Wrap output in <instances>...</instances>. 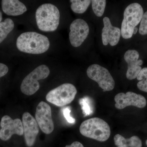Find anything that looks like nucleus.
Listing matches in <instances>:
<instances>
[{
	"label": "nucleus",
	"mask_w": 147,
	"mask_h": 147,
	"mask_svg": "<svg viewBox=\"0 0 147 147\" xmlns=\"http://www.w3.org/2000/svg\"><path fill=\"white\" fill-rule=\"evenodd\" d=\"M19 51L28 54H42L49 49L50 42L47 36L34 32H26L20 35L16 40Z\"/></svg>",
	"instance_id": "obj_1"
},
{
	"label": "nucleus",
	"mask_w": 147,
	"mask_h": 147,
	"mask_svg": "<svg viewBox=\"0 0 147 147\" xmlns=\"http://www.w3.org/2000/svg\"><path fill=\"white\" fill-rule=\"evenodd\" d=\"M60 14L56 6L51 3L41 5L36 11V20L38 29L43 32H53L59 24Z\"/></svg>",
	"instance_id": "obj_2"
},
{
	"label": "nucleus",
	"mask_w": 147,
	"mask_h": 147,
	"mask_svg": "<svg viewBox=\"0 0 147 147\" xmlns=\"http://www.w3.org/2000/svg\"><path fill=\"white\" fill-rule=\"evenodd\" d=\"M79 130L83 136L101 142L107 141L111 134L108 123L97 117L84 121L81 124Z\"/></svg>",
	"instance_id": "obj_3"
},
{
	"label": "nucleus",
	"mask_w": 147,
	"mask_h": 147,
	"mask_svg": "<svg viewBox=\"0 0 147 147\" xmlns=\"http://www.w3.org/2000/svg\"><path fill=\"white\" fill-rule=\"evenodd\" d=\"M142 5L135 3L129 5L124 11L121 27V35L125 39L131 38L134 28L140 23L144 14Z\"/></svg>",
	"instance_id": "obj_4"
},
{
	"label": "nucleus",
	"mask_w": 147,
	"mask_h": 147,
	"mask_svg": "<svg viewBox=\"0 0 147 147\" xmlns=\"http://www.w3.org/2000/svg\"><path fill=\"white\" fill-rule=\"evenodd\" d=\"M77 90L72 84H62L47 93L46 99L47 101L59 107L69 104L75 98Z\"/></svg>",
	"instance_id": "obj_5"
},
{
	"label": "nucleus",
	"mask_w": 147,
	"mask_h": 147,
	"mask_svg": "<svg viewBox=\"0 0 147 147\" xmlns=\"http://www.w3.org/2000/svg\"><path fill=\"white\" fill-rule=\"evenodd\" d=\"M50 73V69L47 65H41L37 67L23 80L21 86V92L26 95L34 94L39 89L38 80L46 79Z\"/></svg>",
	"instance_id": "obj_6"
},
{
	"label": "nucleus",
	"mask_w": 147,
	"mask_h": 147,
	"mask_svg": "<svg viewBox=\"0 0 147 147\" xmlns=\"http://www.w3.org/2000/svg\"><path fill=\"white\" fill-rule=\"evenodd\" d=\"M88 77L98 84L104 92L114 89L115 82L113 76L107 69L99 65L94 64L90 65L87 70Z\"/></svg>",
	"instance_id": "obj_7"
},
{
	"label": "nucleus",
	"mask_w": 147,
	"mask_h": 147,
	"mask_svg": "<svg viewBox=\"0 0 147 147\" xmlns=\"http://www.w3.org/2000/svg\"><path fill=\"white\" fill-rule=\"evenodd\" d=\"M35 118L38 126L44 133L48 134L53 132L55 126L52 118V110L46 102L41 101L37 105Z\"/></svg>",
	"instance_id": "obj_8"
},
{
	"label": "nucleus",
	"mask_w": 147,
	"mask_h": 147,
	"mask_svg": "<svg viewBox=\"0 0 147 147\" xmlns=\"http://www.w3.org/2000/svg\"><path fill=\"white\" fill-rule=\"evenodd\" d=\"M89 33V27L86 21L81 18L75 19L70 26L69 39L73 47L82 45Z\"/></svg>",
	"instance_id": "obj_9"
},
{
	"label": "nucleus",
	"mask_w": 147,
	"mask_h": 147,
	"mask_svg": "<svg viewBox=\"0 0 147 147\" xmlns=\"http://www.w3.org/2000/svg\"><path fill=\"white\" fill-rule=\"evenodd\" d=\"M115 100L116 102L115 106L119 110H122L129 106L144 108L147 104L146 100L143 96L131 92L118 94L115 96Z\"/></svg>",
	"instance_id": "obj_10"
},
{
	"label": "nucleus",
	"mask_w": 147,
	"mask_h": 147,
	"mask_svg": "<svg viewBox=\"0 0 147 147\" xmlns=\"http://www.w3.org/2000/svg\"><path fill=\"white\" fill-rule=\"evenodd\" d=\"M1 126L0 138L3 141H7L14 134L19 136L24 134L23 125L20 119H13L9 116H4L1 120Z\"/></svg>",
	"instance_id": "obj_11"
},
{
	"label": "nucleus",
	"mask_w": 147,
	"mask_h": 147,
	"mask_svg": "<svg viewBox=\"0 0 147 147\" xmlns=\"http://www.w3.org/2000/svg\"><path fill=\"white\" fill-rule=\"evenodd\" d=\"M22 122L25 141L28 146L31 147L34 144L39 132L38 124L34 118L28 112L23 114Z\"/></svg>",
	"instance_id": "obj_12"
},
{
	"label": "nucleus",
	"mask_w": 147,
	"mask_h": 147,
	"mask_svg": "<svg viewBox=\"0 0 147 147\" xmlns=\"http://www.w3.org/2000/svg\"><path fill=\"white\" fill-rule=\"evenodd\" d=\"M139 53L135 50H128L125 53L124 58L127 64L126 77L129 80L137 78L142 68V60H139Z\"/></svg>",
	"instance_id": "obj_13"
},
{
	"label": "nucleus",
	"mask_w": 147,
	"mask_h": 147,
	"mask_svg": "<svg viewBox=\"0 0 147 147\" xmlns=\"http://www.w3.org/2000/svg\"><path fill=\"white\" fill-rule=\"evenodd\" d=\"M103 22L104 27L102 30V39L103 45H107L108 43L112 46L117 45L121 36V29L113 26L108 17L103 18Z\"/></svg>",
	"instance_id": "obj_14"
},
{
	"label": "nucleus",
	"mask_w": 147,
	"mask_h": 147,
	"mask_svg": "<svg viewBox=\"0 0 147 147\" xmlns=\"http://www.w3.org/2000/svg\"><path fill=\"white\" fill-rule=\"evenodd\" d=\"M1 6L3 11L9 16H19L27 10L26 5L18 0H3Z\"/></svg>",
	"instance_id": "obj_15"
},
{
	"label": "nucleus",
	"mask_w": 147,
	"mask_h": 147,
	"mask_svg": "<svg viewBox=\"0 0 147 147\" xmlns=\"http://www.w3.org/2000/svg\"><path fill=\"white\" fill-rule=\"evenodd\" d=\"M114 142L117 147H142V142L139 137L133 136L129 139H125L121 135L116 134Z\"/></svg>",
	"instance_id": "obj_16"
},
{
	"label": "nucleus",
	"mask_w": 147,
	"mask_h": 147,
	"mask_svg": "<svg viewBox=\"0 0 147 147\" xmlns=\"http://www.w3.org/2000/svg\"><path fill=\"white\" fill-rule=\"evenodd\" d=\"M14 27L13 21L9 18H6L0 23V44L13 30Z\"/></svg>",
	"instance_id": "obj_17"
},
{
	"label": "nucleus",
	"mask_w": 147,
	"mask_h": 147,
	"mask_svg": "<svg viewBox=\"0 0 147 147\" xmlns=\"http://www.w3.org/2000/svg\"><path fill=\"white\" fill-rule=\"evenodd\" d=\"M71 8L74 13L81 14L84 13L89 6L91 1L90 0H71Z\"/></svg>",
	"instance_id": "obj_18"
},
{
	"label": "nucleus",
	"mask_w": 147,
	"mask_h": 147,
	"mask_svg": "<svg viewBox=\"0 0 147 147\" xmlns=\"http://www.w3.org/2000/svg\"><path fill=\"white\" fill-rule=\"evenodd\" d=\"M137 78L139 81L137 84L138 88L142 91L147 92V67L142 69Z\"/></svg>",
	"instance_id": "obj_19"
},
{
	"label": "nucleus",
	"mask_w": 147,
	"mask_h": 147,
	"mask_svg": "<svg viewBox=\"0 0 147 147\" xmlns=\"http://www.w3.org/2000/svg\"><path fill=\"white\" fill-rule=\"evenodd\" d=\"M93 11L96 16L101 17L103 15L106 6L105 0H92L91 1Z\"/></svg>",
	"instance_id": "obj_20"
},
{
	"label": "nucleus",
	"mask_w": 147,
	"mask_h": 147,
	"mask_svg": "<svg viewBox=\"0 0 147 147\" xmlns=\"http://www.w3.org/2000/svg\"><path fill=\"white\" fill-rule=\"evenodd\" d=\"M79 104L81 105L83 113L84 116L90 115L93 112L92 106L91 101L88 97H84L79 100Z\"/></svg>",
	"instance_id": "obj_21"
},
{
	"label": "nucleus",
	"mask_w": 147,
	"mask_h": 147,
	"mask_svg": "<svg viewBox=\"0 0 147 147\" xmlns=\"http://www.w3.org/2000/svg\"><path fill=\"white\" fill-rule=\"evenodd\" d=\"M139 32L140 34H147V11L143 14L139 26Z\"/></svg>",
	"instance_id": "obj_22"
},
{
	"label": "nucleus",
	"mask_w": 147,
	"mask_h": 147,
	"mask_svg": "<svg viewBox=\"0 0 147 147\" xmlns=\"http://www.w3.org/2000/svg\"><path fill=\"white\" fill-rule=\"evenodd\" d=\"M63 112L65 118L69 123L74 124L75 122V119L70 115L71 109L69 107H66L63 109Z\"/></svg>",
	"instance_id": "obj_23"
},
{
	"label": "nucleus",
	"mask_w": 147,
	"mask_h": 147,
	"mask_svg": "<svg viewBox=\"0 0 147 147\" xmlns=\"http://www.w3.org/2000/svg\"><path fill=\"white\" fill-rule=\"evenodd\" d=\"M8 67L4 64L0 63V78L5 75L8 72Z\"/></svg>",
	"instance_id": "obj_24"
},
{
	"label": "nucleus",
	"mask_w": 147,
	"mask_h": 147,
	"mask_svg": "<svg viewBox=\"0 0 147 147\" xmlns=\"http://www.w3.org/2000/svg\"><path fill=\"white\" fill-rule=\"evenodd\" d=\"M65 147H84V146L80 142H74L70 145H67Z\"/></svg>",
	"instance_id": "obj_25"
},
{
	"label": "nucleus",
	"mask_w": 147,
	"mask_h": 147,
	"mask_svg": "<svg viewBox=\"0 0 147 147\" xmlns=\"http://www.w3.org/2000/svg\"><path fill=\"white\" fill-rule=\"evenodd\" d=\"M137 31H138V28H136H136H134V30H133V34H136V33H137Z\"/></svg>",
	"instance_id": "obj_26"
},
{
	"label": "nucleus",
	"mask_w": 147,
	"mask_h": 147,
	"mask_svg": "<svg viewBox=\"0 0 147 147\" xmlns=\"http://www.w3.org/2000/svg\"><path fill=\"white\" fill-rule=\"evenodd\" d=\"M2 20V12L0 11V23L1 22Z\"/></svg>",
	"instance_id": "obj_27"
},
{
	"label": "nucleus",
	"mask_w": 147,
	"mask_h": 147,
	"mask_svg": "<svg viewBox=\"0 0 147 147\" xmlns=\"http://www.w3.org/2000/svg\"><path fill=\"white\" fill-rule=\"evenodd\" d=\"M146 145L147 146V139L146 141Z\"/></svg>",
	"instance_id": "obj_28"
}]
</instances>
